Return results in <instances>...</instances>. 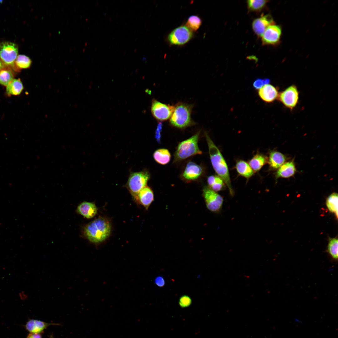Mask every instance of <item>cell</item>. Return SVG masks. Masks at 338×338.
Wrapping results in <instances>:
<instances>
[{
	"label": "cell",
	"instance_id": "obj_1",
	"mask_svg": "<svg viewBox=\"0 0 338 338\" xmlns=\"http://www.w3.org/2000/svg\"><path fill=\"white\" fill-rule=\"evenodd\" d=\"M205 136L213 167L217 176L224 182L228 189L230 195L233 197L234 192L232 186L228 167L226 161L219 149L206 132H205Z\"/></svg>",
	"mask_w": 338,
	"mask_h": 338
},
{
	"label": "cell",
	"instance_id": "obj_2",
	"mask_svg": "<svg viewBox=\"0 0 338 338\" xmlns=\"http://www.w3.org/2000/svg\"><path fill=\"white\" fill-rule=\"evenodd\" d=\"M111 229V225L109 221L100 217L85 226L84 233L90 242L98 244L103 242L109 237Z\"/></svg>",
	"mask_w": 338,
	"mask_h": 338
},
{
	"label": "cell",
	"instance_id": "obj_3",
	"mask_svg": "<svg viewBox=\"0 0 338 338\" xmlns=\"http://www.w3.org/2000/svg\"><path fill=\"white\" fill-rule=\"evenodd\" d=\"M200 134V131H199L178 144L174 154V162L180 161L190 157L202 154L198 146Z\"/></svg>",
	"mask_w": 338,
	"mask_h": 338
},
{
	"label": "cell",
	"instance_id": "obj_4",
	"mask_svg": "<svg viewBox=\"0 0 338 338\" xmlns=\"http://www.w3.org/2000/svg\"><path fill=\"white\" fill-rule=\"evenodd\" d=\"M192 106L179 102L175 106L170 118L171 125L179 129H184L192 125L195 123L192 119L191 113Z\"/></svg>",
	"mask_w": 338,
	"mask_h": 338
},
{
	"label": "cell",
	"instance_id": "obj_5",
	"mask_svg": "<svg viewBox=\"0 0 338 338\" xmlns=\"http://www.w3.org/2000/svg\"><path fill=\"white\" fill-rule=\"evenodd\" d=\"M150 178V173L147 170L130 173L125 187L135 201L138 193L146 186Z\"/></svg>",
	"mask_w": 338,
	"mask_h": 338
},
{
	"label": "cell",
	"instance_id": "obj_6",
	"mask_svg": "<svg viewBox=\"0 0 338 338\" xmlns=\"http://www.w3.org/2000/svg\"><path fill=\"white\" fill-rule=\"evenodd\" d=\"M18 54V48L16 44L9 41L0 43V58L4 64L16 67L15 62Z\"/></svg>",
	"mask_w": 338,
	"mask_h": 338
},
{
	"label": "cell",
	"instance_id": "obj_7",
	"mask_svg": "<svg viewBox=\"0 0 338 338\" xmlns=\"http://www.w3.org/2000/svg\"><path fill=\"white\" fill-rule=\"evenodd\" d=\"M202 191L203 196L208 209L214 213L220 212L223 202V197L208 186L204 187Z\"/></svg>",
	"mask_w": 338,
	"mask_h": 338
},
{
	"label": "cell",
	"instance_id": "obj_8",
	"mask_svg": "<svg viewBox=\"0 0 338 338\" xmlns=\"http://www.w3.org/2000/svg\"><path fill=\"white\" fill-rule=\"evenodd\" d=\"M192 31L186 26L178 27L169 34L168 39L172 44L182 45L188 42L192 38Z\"/></svg>",
	"mask_w": 338,
	"mask_h": 338
},
{
	"label": "cell",
	"instance_id": "obj_9",
	"mask_svg": "<svg viewBox=\"0 0 338 338\" xmlns=\"http://www.w3.org/2000/svg\"><path fill=\"white\" fill-rule=\"evenodd\" d=\"M174 106L162 103L156 100H152L151 108L153 116L160 121L166 120L171 117Z\"/></svg>",
	"mask_w": 338,
	"mask_h": 338
},
{
	"label": "cell",
	"instance_id": "obj_10",
	"mask_svg": "<svg viewBox=\"0 0 338 338\" xmlns=\"http://www.w3.org/2000/svg\"><path fill=\"white\" fill-rule=\"evenodd\" d=\"M299 95L297 87L292 85L279 93L278 98L285 107L292 110L298 103Z\"/></svg>",
	"mask_w": 338,
	"mask_h": 338
},
{
	"label": "cell",
	"instance_id": "obj_11",
	"mask_svg": "<svg viewBox=\"0 0 338 338\" xmlns=\"http://www.w3.org/2000/svg\"><path fill=\"white\" fill-rule=\"evenodd\" d=\"M203 169L201 166L196 163L190 161L186 164L181 177L187 182H191L197 180L200 178L203 173Z\"/></svg>",
	"mask_w": 338,
	"mask_h": 338
},
{
	"label": "cell",
	"instance_id": "obj_12",
	"mask_svg": "<svg viewBox=\"0 0 338 338\" xmlns=\"http://www.w3.org/2000/svg\"><path fill=\"white\" fill-rule=\"evenodd\" d=\"M281 33L282 29L279 25L274 24L269 26L261 36L263 44H277L279 42Z\"/></svg>",
	"mask_w": 338,
	"mask_h": 338
},
{
	"label": "cell",
	"instance_id": "obj_13",
	"mask_svg": "<svg viewBox=\"0 0 338 338\" xmlns=\"http://www.w3.org/2000/svg\"><path fill=\"white\" fill-rule=\"evenodd\" d=\"M274 24L275 23L271 15L267 14L254 19L252 23V27L255 34L261 37L266 29L269 26Z\"/></svg>",
	"mask_w": 338,
	"mask_h": 338
},
{
	"label": "cell",
	"instance_id": "obj_14",
	"mask_svg": "<svg viewBox=\"0 0 338 338\" xmlns=\"http://www.w3.org/2000/svg\"><path fill=\"white\" fill-rule=\"evenodd\" d=\"M258 94L263 100L270 103L278 98L279 93L275 87L268 84L259 89Z\"/></svg>",
	"mask_w": 338,
	"mask_h": 338
},
{
	"label": "cell",
	"instance_id": "obj_15",
	"mask_svg": "<svg viewBox=\"0 0 338 338\" xmlns=\"http://www.w3.org/2000/svg\"><path fill=\"white\" fill-rule=\"evenodd\" d=\"M154 199V195L152 189L146 186L138 193L136 202L143 206L147 210Z\"/></svg>",
	"mask_w": 338,
	"mask_h": 338
},
{
	"label": "cell",
	"instance_id": "obj_16",
	"mask_svg": "<svg viewBox=\"0 0 338 338\" xmlns=\"http://www.w3.org/2000/svg\"><path fill=\"white\" fill-rule=\"evenodd\" d=\"M59 325V324L48 323L37 320L30 319L27 322L25 328L30 333H41L49 326Z\"/></svg>",
	"mask_w": 338,
	"mask_h": 338
},
{
	"label": "cell",
	"instance_id": "obj_17",
	"mask_svg": "<svg viewBox=\"0 0 338 338\" xmlns=\"http://www.w3.org/2000/svg\"><path fill=\"white\" fill-rule=\"evenodd\" d=\"M77 212L87 218L94 217L97 212V208L93 202H84L77 207Z\"/></svg>",
	"mask_w": 338,
	"mask_h": 338
},
{
	"label": "cell",
	"instance_id": "obj_18",
	"mask_svg": "<svg viewBox=\"0 0 338 338\" xmlns=\"http://www.w3.org/2000/svg\"><path fill=\"white\" fill-rule=\"evenodd\" d=\"M296 171L295 166L293 161L287 162L279 168L275 175L276 178L289 177L294 174Z\"/></svg>",
	"mask_w": 338,
	"mask_h": 338
},
{
	"label": "cell",
	"instance_id": "obj_19",
	"mask_svg": "<svg viewBox=\"0 0 338 338\" xmlns=\"http://www.w3.org/2000/svg\"><path fill=\"white\" fill-rule=\"evenodd\" d=\"M235 168L238 175L246 178L247 180H248L254 173L248 163L243 160H240L237 161Z\"/></svg>",
	"mask_w": 338,
	"mask_h": 338
},
{
	"label": "cell",
	"instance_id": "obj_20",
	"mask_svg": "<svg viewBox=\"0 0 338 338\" xmlns=\"http://www.w3.org/2000/svg\"><path fill=\"white\" fill-rule=\"evenodd\" d=\"M286 157L282 153L275 151L271 152L268 162L270 167L273 169L279 168L285 162Z\"/></svg>",
	"mask_w": 338,
	"mask_h": 338
},
{
	"label": "cell",
	"instance_id": "obj_21",
	"mask_svg": "<svg viewBox=\"0 0 338 338\" xmlns=\"http://www.w3.org/2000/svg\"><path fill=\"white\" fill-rule=\"evenodd\" d=\"M268 162V159L266 156L257 153L249 161L248 164L254 172H257Z\"/></svg>",
	"mask_w": 338,
	"mask_h": 338
},
{
	"label": "cell",
	"instance_id": "obj_22",
	"mask_svg": "<svg viewBox=\"0 0 338 338\" xmlns=\"http://www.w3.org/2000/svg\"><path fill=\"white\" fill-rule=\"evenodd\" d=\"M153 157L157 163L161 165H165L170 161L171 155L168 150L165 148H160L154 151Z\"/></svg>",
	"mask_w": 338,
	"mask_h": 338
},
{
	"label": "cell",
	"instance_id": "obj_23",
	"mask_svg": "<svg viewBox=\"0 0 338 338\" xmlns=\"http://www.w3.org/2000/svg\"><path fill=\"white\" fill-rule=\"evenodd\" d=\"M207 182L208 187L216 192L223 190L225 187L224 182L218 176H209L207 178Z\"/></svg>",
	"mask_w": 338,
	"mask_h": 338
},
{
	"label": "cell",
	"instance_id": "obj_24",
	"mask_svg": "<svg viewBox=\"0 0 338 338\" xmlns=\"http://www.w3.org/2000/svg\"><path fill=\"white\" fill-rule=\"evenodd\" d=\"M23 89L21 81L19 79H13L6 86V92L10 95H18Z\"/></svg>",
	"mask_w": 338,
	"mask_h": 338
},
{
	"label": "cell",
	"instance_id": "obj_25",
	"mask_svg": "<svg viewBox=\"0 0 338 338\" xmlns=\"http://www.w3.org/2000/svg\"><path fill=\"white\" fill-rule=\"evenodd\" d=\"M338 194L336 192L332 193L326 199V205L328 210L331 213H334L337 218L338 213Z\"/></svg>",
	"mask_w": 338,
	"mask_h": 338
},
{
	"label": "cell",
	"instance_id": "obj_26",
	"mask_svg": "<svg viewBox=\"0 0 338 338\" xmlns=\"http://www.w3.org/2000/svg\"><path fill=\"white\" fill-rule=\"evenodd\" d=\"M338 240L337 238H330L327 246V251L331 257L334 260H338Z\"/></svg>",
	"mask_w": 338,
	"mask_h": 338
},
{
	"label": "cell",
	"instance_id": "obj_27",
	"mask_svg": "<svg viewBox=\"0 0 338 338\" xmlns=\"http://www.w3.org/2000/svg\"><path fill=\"white\" fill-rule=\"evenodd\" d=\"M13 78V73L9 69L4 67L0 70V84L7 86Z\"/></svg>",
	"mask_w": 338,
	"mask_h": 338
},
{
	"label": "cell",
	"instance_id": "obj_28",
	"mask_svg": "<svg viewBox=\"0 0 338 338\" xmlns=\"http://www.w3.org/2000/svg\"><path fill=\"white\" fill-rule=\"evenodd\" d=\"M31 59L24 55H19L15 61V64L16 68L19 69L29 68L32 64Z\"/></svg>",
	"mask_w": 338,
	"mask_h": 338
},
{
	"label": "cell",
	"instance_id": "obj_29",
	"mask_svg": "<svg viewBox=\"0 0 338 338\" xmlns=\"http://www.w3.org/2000/svg\"><path fill=\"white\" fill-rule=\"evenodd\" d=\"M268 0H249L247 1L248 9L250 11L258 12L262 10L268 3Z\"/></svg>",
	"mask_w": 338,
	"mask_h": 338
},
{
	"label": "cell",
	"instance_id": "obj_30",
	"mask_svg": "<svg viewBox=\"0 0 338 338\" xmlns=\"http://www.w3.org/2000/svg\"><path fill=\"white\" fill-rule=\"evenodd\" d=\"M202 23L201 19L198 16L192 15L188 18L186 26L191 30H197L200 27Z\"/></svg>",
	"mask_w": 338,
	"mask_h": 338
},
{
	"label": "cell",
	"instance_id": "obj_31",
	"mask_svg": "<svg viewBox=\"0 0 338 338\" xmlns=\"http://www.w3.org/2000/svg\"><path fill=\"white\" fill-rule=\"evenodd\" d=\"M191 299L188 295H183L179 298V304L181 307L185 308L188 307L191 305Z\"/></svg>",
	"mask_w": 338,
	"mask_h": 338
},
{
	"label": "cell",
	"instance_id": "obj_32",
	"mask_svg": "<svg viewBox=\"0 0 338 338\" xmlns=\"http://www.w3.org/2000/svg\"><path fill=\"white\" fill-rule=\"evenodd\" d=\"M270 82V79L268 78H257L253 82V85L255 89H259L264 85L269 84Z\"/></svg>",
	"mask_w": 338,
	"mask_h": 338
},
{
	"label": "cell",
	"instance_id": "obj_33",
	"mask_svg": "<svg viewBox=\"0 0 338 338\" xmlns=\"http://www.w3.org/2000/svg\"><path fill=\"white\" fill-rule=\"evenodd\" d=\"M162 124L161 122L158 123L155 131V137L156 140L158 143L161 142V133L162 130Z\"/></svg>",
	"mask_w": 338,
	"mask_h": 338
},
{
	"label": "cell",
	"instance_id": "obj_34",
	"mask_svg": "<svg viewBox=\"0 0 338 338\" xmlns=\"http://www.w3.org/2000/svg\"><path fill=\"white\" fill-rule=\"evenodd\" d=\"M155 283L158 286L162 287L165 285V282L164 278L162 276H159L155 278Z\"/></svg>",
	"mask_w": 338,
	"mask_h": 338
},
{
	"label": "cell",
	"instance_id": "obj_35",
	"mask_svg": "<svg viewBox=\"0 0 338 338\" xmlns=\"http://www.w3.org/2000/svg\"><path fill=\"white\" fill-rule=\"evenodd\" d=\"M26 338H42V337L40 333H30Z\"/></svg>",
	"mask_w": 338,
	"mask_h": 338
},
{
	"label": "cell",
	"instance_id": "obj_36",
	"mask_svg": "<svg viewBox=\"0 0 338 338\" xmlns=\"http://www.w3.org/2000/svg\"><path fill=\"white\" fill-rule=\"evenodd\" d=\"M4 67V64L0 59V70Z\"/></svg>",
	"mask_w": 338,
	"mask_h": 338
},
{
	"label": "cell",
	"instance_id": "obj_37",
	"mask_svg": "<svg viewBox=\"0 0 338 338\" xmlns=\"http://www.w3.org/2000/svg\"><path fill=\"white\" fill-rule=\"evenodd\" d=\"M49 338H54V336L52 335H50Z\"/></svg>",
	"mask_w": 338,
	"mask_h": 338
},
{
	"label": "cell",
	"instance_id": "obj_38",
	"mask_svg": "<svg viewBox=\"0 0 338 338\" xmlns=\"http://www.w3.org/2000/svg\"><path fill=\"white\" fill-rule=\"evenodd\" d=\"M3 2L2 0H0V3H2Z\"/></svg>",
	"mask_w": 338,
	"mask_h": 338
}]
</instances>
